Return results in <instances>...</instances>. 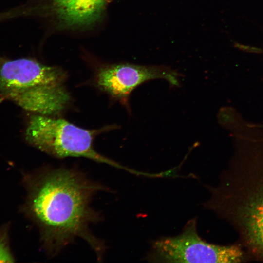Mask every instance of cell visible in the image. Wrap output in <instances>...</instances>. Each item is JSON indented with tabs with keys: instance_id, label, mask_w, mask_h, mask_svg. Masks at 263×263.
<instances>
[{
	"instance_id": "obj_1",
	"label": "cell",
	"mask_w": 263,
	"mask_h": 263,
	"mask_svg": "<svg viewBox=\"0 0 263 263\" xmlns=\"http://www.w3.org/2000/svg\"><path fill=\"white\" fill-rule=\"evenodd\" d=\"M23 178L27 193L21 211L38 228L45 251L55 255L80 238L101 259L104 244L90 229L100 216L90 204L104 187L64 168L43 169L26 174Z\"/></svg>"
},
{
	"instance_id": "obj_2",
	"label": "cell",
	"mask_w": 263,
	"mask_h": 263,
	"mask_svg": "<svg viewBox=\"0 0 263 263\" xmlns=\"http://www.w3.org/2000/svg\"><path fill=\"white\" fill-rule=\"evenodd\" d=\"M204 204L235 230L240 244L263 262V162L231 166L221 174Z\"/></svg>"
},
{
	"instance_id": "obj_3",
	"label": "cell",
	"mask_w": 263,
	"mask_h": 263,
	"mask_svg": "<svg viewBox=\"0 0 263 263\" xmlns=\"http://www.w3.org/2000/svg\"><path fill=\"white\" fill-rule=\"evenodd\" d=\"M66 79L59 67L0 56V93L26 110L46 115L62 111L71 99Z\"/></svg>"
},
{
	"instance_id": "obj_4",
	"label": "cell",
	"mask_w": 263,
	"mask_h": 263,
	"mask_svg": "<svg viewBox=\"0 0 263 263\" xmlns=\"http://www.w3.org/2000/svg\"><path fill=\"white\" fill-rule=\"evenodd\" d=\"M102 130H87L65 119L38 114L31 117L25 138L34 147L56 158L82 157L131 171L95 150L94 139Z\"/></svg>"
},
{
	"instance_id": "obj_5",
	"label": "cell",
	"mask_w": 263,
	"mask_h": 263,
	"mask_svg": "<svg viewBox=\"0 0 263 263\" xmlns=\"http://www.w3.org/2000/svg\"><path fill=\"white\" fill-rule=\"evenodd\" d=\"M144 259L153 263H241L246 254L239 244L220 245L203 240L197 230L195 218L174 236L154 241Z\"/></svg>"
},
{
	"instance_id": "obj_6",
	"label": "cell",
	"mask_w": 263,
	"mask_h": 263,
	"mask_svg": "<svg viewBox=\"0 0 263 263\" xmlns=\"http://www.w3.org/2000/svg\"><path fill=\"white\" fill-rule=\"evenodd\" d=\"M181 76L175 70L165 66L121 63L100 69L96 80L100 88L129 109L128 99L130 94L141 84L162 79L173 86H179Z\"/></svg>"
},
{
	"instance_id": "obj_7",
	"label": "cell",
	"mask_w": 263,
	"mask_h": 263,
	"mask_svg": "<svg viewBox=\"0 0 263 263\" xmlns=\"http://www.w3.org/2000/svg\"><path fill=\"white\" fill-rule=\"evenodd\" d=\"M45 1L40 6L16 7L15 14L19 18L45 12L64 27H85L94 24L101 18L109 0Z\"/></svg>"
},
{
	"instance_id": "obj_8",
	"label": "cell",
	"mask_w": 263,
	"mask_h": 263,
	"mask_svg": "<svg viewBox=\"0 0 263 263\" xmlns=\"http://www.w3.org/2000/svg\"><path fill=\"white\" fill-rule=\"evenodd\" d=\"M9 225H4L0 228V263H12L15 259L10 248Z\"/></svg>"
}]
</instances>
